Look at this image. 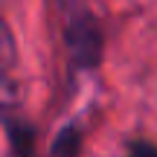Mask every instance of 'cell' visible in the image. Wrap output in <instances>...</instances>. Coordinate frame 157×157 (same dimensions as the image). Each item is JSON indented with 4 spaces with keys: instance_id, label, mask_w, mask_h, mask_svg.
<instances>
[{
    "instance_id": "6da1fadb",
    "label": "cell",
    "mask_w": 157,
    "mask_h": 157,
    "mask_svg": "<svg viewBox=\"0 0 157 157\" xmlns=\"http://www.w3.org/2000/svg\"><path fill=\"white\" fill-rule=\"evenodd\" d=\"M64 50H67L70 73H93L102 67L105 58V29L99 17L84 6H73L64 21Z\"/></svg>"
},
{
    "instance_id": "7a4b0ae2",
    "label": "cell",
    "mask_w": 157,
    "mask_h": 157,
    "mask_svg": "<svg viewBox=\"0 0 157 157\" xmlns=\"http://www.w3.org/2000/svg\"><path fill=\"white\" fill-rule=\"evenodd\" d=\"M3 131H6V143H9L12 157H35L38 131L23 113L12 111V105H6V111H3Z\"/></svg>"
},
{
    "instance_id": "3957f363",
    "label": "cell",
    "mask_w": 157,
    "mask_h": 157,
    "mask_svg": "<svg viewBox=\"0 0 157 157\" xmlns=\"http://www.w3.org/2000/svg\"><path fill=\"white\" fill-rule=\"evenodd\" d=\"M82 146H84V131L78 122H64L58 128V134L52 137L47 157H82Z\"/></svg>"
},
{
    "instance_id": "277c9868",
    "label": "cell",
    "mask_w": 157,
    "mask_h": 157,
    "mask_svg": "<svg viewBox=\"0 0 157 157\" xmlns=\"http://www.w3.org/2000/svg\"><path fill=\"white\" fill-rule=\"evenodd\" d=\"M122 157H157V143L148 137H128L122 143Z\"/></svg>"
}]
</instances>
